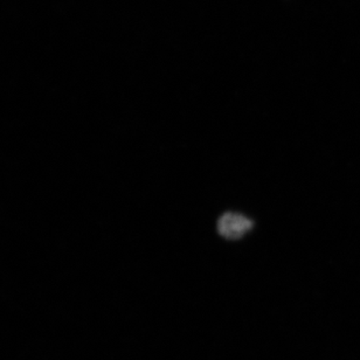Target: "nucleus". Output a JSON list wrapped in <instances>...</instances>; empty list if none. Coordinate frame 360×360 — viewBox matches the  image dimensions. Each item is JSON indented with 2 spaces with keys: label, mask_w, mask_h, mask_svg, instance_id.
<instances>
[{
  "label": "nucleus",
  "mask_w": 360,
  "mask_h": 360,
  "mask_svg": "<svg viewBox=\"0 0 360 360\" xmlns=\"http://www.w3.org/2000/svg\"><path fill=\"white\" fill-rule=\"evenodd\" d=\"M253 227L254 221L252 219L236 212H226L218 220L219 234L231 241L241 239Z\"/></svg>",
  "instance_id": "1"
}]
</instances>
